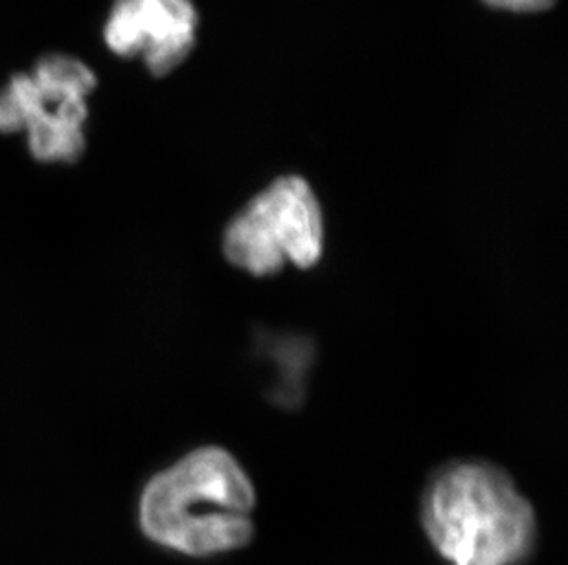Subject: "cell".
<instances>
[{"label": "cell", "instance_id": "cell-3", "mask_svg": "<svg viewBox=\"0 0 568 565\" xmlns=\"http://www.w3.org/2000/svg\"><path fill=\"white\" fill-rule=\"evenodd\" d=\"M94 70L69 54H47L0 86V134H24L43 164H74L87 147Z\"/></svg>", "mask_w": 568, "mask_h": 565}, {"label": "cell", "instance_id": "cell-5", "mask_svg": "<svg viewBox=\"0 0 568 565\" xmlns=\"http://www.w3.org/2000/svg\"><path fill=\"white\" fill-rule=\"evenodd\" d=\"M199 13L192 0H113L103 24V43L122 59H140L164 78L192 54Z\"/></svg>", "mask_w": 568, "mask_h": 565}, {"label": "cell", "instance_id": "cell-6", "mask_svg": "<svg viewBox=\"0 0 568 565\" xmlns=\"http://www.w3.org/2000/svg\"><path fill=\"white\" fill-rule=\"evenodd\" d=\"M486 4L497 10L514 11V13H539L554 6L556 0H484Z\"/></svg>", "mask_w": 568, "mask_h": 565}, {"label": "cell", "instance_id": "cell-4", "mask_svg": "<svg viewBox=\"0 0 568 565\" xmlns=\"http://www.w3.org/2000/svg\"><path fill=\"white\" fill-rule=\"evenodd\" d=\"M324 220L312 186L302 176L268 184L226 226L223 251L234 267L257 278L293 263L312 268L321 261Z\"/></svg>", "mask_w": 568, "mask_h": 565}, {"label": "cell", "instance_id": "cell-1", "mask_svg": "<svg viewBox=\"0 0 568 565\" xmlns=\"http://www.w3.org/2000/svg\"><path fill=\"white\" fill-rule=\"evenodd\" d=\"M254 505L245 470L226 450L209 446L193 450L145 485L140 527L181 555H221L253 540Z\"/></svg>", "mask_w": 568, "mask_h": 565}, {"label": "cell", "instance_id": "cell-2", "mask_svg": "<svg viewBox=\"0 0 568 565\" xmlns=\"http://www.w3.org/2000/svg\"><path fill=\"white\" fill-rule=\"evenodd\" d=\"M425 533L453 565H519L536 545V514L505 470L450 463L430 480L422 505Z\"/></svg>", "mask_w": 568, "mask_h": 565}]
</instances>
